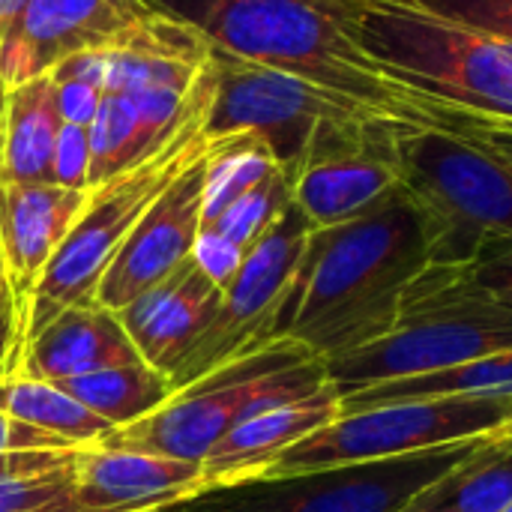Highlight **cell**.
I'll return each instance as SVG.
<instances>
[{
    "label": "cell",
    "instance_id": "cell-20",
    "mask_svg": "<svg viewBox=\"0 0 512 512\" xmlns=\"http://www.w3.org/2000/svg\"><path fill=\"white\" fill-rule=\"evenodd\" d=\"M63 117L51 75L9 87L0 183H54V147Z\"/></svg>",
    "mask_w": 512,
    "mask_h": 512
},
{
    "label": "cell",
    "instance_id": "cell-39",
    "mask_svg": "<svg viewBox=\"0 0 512 512\" xmlns=\"http://www.w3.org/2000/svg\"><path fill=\"white\" fill-rule=\"evenodd\" d=\"M504 512H512V504H510V507H507V510H504Z\"/></svg>",
    "mask_w": 512,
    "mask_h": 512
},
{
    "label": "cell",
    "instance_id": "cell-15",
    "mask_svg": "<svg viewBox=\"0 0 512 512\" xmlns=\"http://www.w3.org/2000/svg\"><path fill=\"white\" fill-rule=\"evenodd\" d=\"M201 489L198 462L108 447L75 456V512H165Z\"/></svg>",
    "mask_w": 512,
    "mask_h": 512
},
{
    "label": "cell",
    "instance_id": "cell-31",
    "mask_svg": "<svg viewBox=\"0 0 512 512\" xmlns=\"http://www.w3.org/2000/svg\"><path fill=\"white\" fill-rule=\"evenodd\" d=\"M75 447L0 411V453H72Z\"/></svg>",
    "mask_w": 512,
    "mask_h": 512
},
{
    "label": "cell",
    "instance_id": "cell-35",
    "mask_svg": "<svg viewBox=\"0 0 512 512\" xmlns=\"http://www.w3.org/2000/svg\"><path fill=\"white\" fill-rule=\"evenodd\" d=\"M75 453H81V450H72V453H0V480L57 468V465L69 462Z\"/></svg>",
    "mask_w": 512,
    "mask_h": 512
},
{
    "label": "cell",
    "instance_id": "cell-2",
    "mask_svg": "<svg viewBox=\"0 0 512 512\" xmlns=\"http://www.w3.org/2000/svg\"><path fill=\"white\" fill-rule=\"evenodd\" d=\"M246 63L312 81L390 123H423L426 96L390 81L354 36L357 0H147Z\"/></svg>",
    "mask_w": 512,
    "mask_h": 512
},
{
    "label": "cell",
    "instance_id": "cell-8",
    "mask_svg": "<svg viewBox=\"0 0 512 512\" xmlns=\"http://www.w3.org/2000/svg\"><path fill=\"white\" fill-rule=\"evenodd\" d=\"M512 426V396H432L339 414L282 453L264 477L426 453Z\"/></svg>",
    "mask_w": 512,
    "mask_h": 512
},
{
    "label": "cell",
    "instance_id": "cell-21",
    "mask_svg": "<svg viewBox=\"0 0 512 512\" xmlns=\"http://www.w3.org/2000/svg\"><path fill=\"white\" fill-rule=\"evenodd\" d=\"M512 504V426L489 435L402 512H504Z\"/></svg>",
    "mask_w": 512,
    "mask_h": 512
},
{
    "label": "cell",
    "instance_id": "cell-1",
    "mask_svg": "<svg viewBox=\"0 0 512 512\" xmlns=\"http://www.w3.org/2000/svg\"><path fill=\"white\" fill-rule=\"evenodd\" d=\"M432 264V225L399 186L369 213L312 228L273 339L336 360L381 339L408 291Z\"/></svg>",
    "mask_w": 512,
    "mask_h": 512
},
{
    "label": "cell",
    "instance_id": "cell-32",
    "mask_svg": "<svg viewBox=\"0 0 512 512\" xmlns=\"http://www.w3.org/2000/svg\"><path fill=\"white\" fill-rule=\"evenodd\" d=\"M57 84V102H60V117L63 123H75V126H90L105 90L84 84V81H54Z\"/></svg>",
    "mask_w": 512,
    "mask_h": 512
},
{
    "label": "cell",
    "instance_id": "cell-37",
    "mask_svg": "<svg viewBox=\"0 0 512 512\" xmlns=\"http://www.w3.org/2000/svg\"><path fill=\"white\" fill-rule=\"evenodd\" d=\"M6 111H9V84L0 75V156H3V138H6Z\"/></svg>",
    "mask_w": 512,
    "mask_h": 512
},
{
    "label": "cell",
    "instance_id": "cell-12",
    "mask_svg": "<svg viewBox=\"0 0 512 512\" xmlns=\"http://www.w3.org/2000/svg\"><path fill=\"white\" fill-rule=\"evenodd\" d=\"M396 126L381 117L324 123L294 174V204L312 228H330L378 207L402 186Z\"/></svg>",
    "mask_w": 512,
    "mask_h": 512
},
{
    "label": "cell",
    "instance_id": "cell-18",
    "mask_svg": "<svg viewBox=\"0 0 512 512\" xmlns=\"http://www.w3.org/2000/svg\"><path fill=\"white\" fill-rule=\"evenodd\" d=\"M87 195L90 189L57 183H0V255L18 309L78 222Z\"/></svg>",
    "mask_w": 512,
    "mask_h": 512
},
{
    "label": "cell",
    "instance_id": "cell-26",
    "mask_svg": "<svg viewBox=\"0 0 512 512\" xmlns=\"http://www.w3.org/2000/svg\"><path fill=\"white\" fill-rule=\"evenodd\" d=\"M291 201H294V174L279 168L273 177H267L246 195H240L234 204H228L216 216V222L207 228L222 231L225 237H231L237 246L249 252L267 234V228L285 213Z\"/></svg>",
    "mask_w": 512,
    "mask_h": 512
},
{
    "label": "cell",
    "instance_id": "cell-34",
    "mask_svg": "<svg viewBox=\"0 0 512 512\" xmlns=\"http://www.w3.org/2000/svg\"><path fill=\"white\" fill-rule=\"evenodd\" d=\"M21 309L18 303H3L0 306V381L15 375L18 357H21Z\"/></svg>",
    "mask_w": 512,
    "mask_h": 512
},
{
    "label": "cell",
    "instance_id": "cell-9",
    "mask_svg": "<svg viewBox=\"0 0 512 512\" xmlns=\"http://www.w3.org/2000/svg\"><path fill=\"white\" fill-rule=\"evenodd\" d=\"M486 438L489 435L381 462L216 486L168 512H402L441 474L465 462Z\"/></svg>",
    "mask_w": 512,
    "mask_h": 512
},
{
    "label": "cell",
    "instance_id": "cell-17",
    "mask_svg": "<svg viewBox=\"0 0 512 512\" xmlns=\"http://www.w3.org/2000/svg\"><path fill=\"white\" fill-rule=\"evenodd\" d=\"M222 288L192 255L147 294L117 312L135 351L153 369L171 375L216 315Z\"/></svg>",
    "mask_w": 512,
    "mask_h": 512
},
{
    "label": "cell",
    "instance_id": "cell-5",
    "mask_svg": "<svg viewBox=\"0 0 512 512\" xmlns=\"http://www.w3.org/2000/svg\"><path fill=\"white\" fill-rule=\"evenodd\" d=\"M354 36L411 93L512 120V42L402 0H357Z\"/></svg>",
    "mask_w": 512,
    "mask_h": 512
},
{
    "label": "cell",
    "instance_id": "cell-19",
    "mask_svg": "<svg viewBox=\"0 0 512 512\" xmlns=\"http://www.w3.org/2000/svg\"><path fill=\"white\" fill-rule=\"evenodd\" d=\"M138 360L141 354L135 351L117 312L87 303L60 312L45 330H39L21 348L15 375L33 381H66Z\"/></svg>",
    "mask_w": 512,
    "mask_h": 512
},
{
    "label": "cell",
    "instance_id": "cell-4",
    "mask_svg": "<svg viewBox=\"0 0 512 512\" xmlns=\"http://www.w3.org/2000/svg\"><path fill=\"white\" fill-rule=\"evenodd\" d=\"M512 348V306L468 264H429L405 291L390 330L327 360L339 393L423 378Z\"/></svg>",
    "mask_w": 512,
    "mask_h": 512
},
{
    "label": "cell",
    "instance_id": "cell-22",
    "mask_svg": "<svg viewBox=\"0 0 512 512\" xmlns=\"http://www.w3.org/2000/svg\"><path fill=\"white\" fill-rule=\"evenodd\" d=\"M51 384H57L75 402H81L84 408L108 420L114 429H123L150 417L177 393L171 378L144 360L129 363V366L99 369L90 375L66 378V381H51Z\"/></svg>",
    "mask_w": 512,
    "mask_h": 512
},
{
    "label": "cell",
    "instance_id": "cell-27",
    "mask_svg": "<svg viewBox=\"0 0 512 512\" xmlns=\"http://www.w3.org/2000/svg\"><path fill=\"white\" fill-rule=\"evenodd\" d=\"M435 18L512 42V0H402Z\"/></svg>",
    "mask_w": 512,
    "mask_h": 512
},
{
    "label": "cell",
    "instance_id": "cell-7",
    "mask_svg": "<svg viewBox=\"0 0 512 512\" xmlns=\"http://www.w3.org/2000/svg\"><path fill=\"white\" fill-rule=\"evenodd\" d=\"M330 384L327 363L309 348L279 339L225 363L198 384L180 390L150 417L114 429L99 447L204 462L207 453L249 414Z\"/></svg>",
    "mask_w": 512,
    "mask_h": 512
},
{
    "label": "cell",
    "instance_id": "cell-16",
    "mask_svg": "<svg viewBox=\"0 0 512 512\" xmlns=\"http://www.w3.org/2000/svg\"><path fill=\"white\" fill-rule=\"evenodd\" d=\"M339 414L342 393L330 381L315 393L276 402L243 417L201 462V486L216 489L264 477L282 453H288L297 441L309 438L321 426L333 423Z\"/></svg>",
    "mask_w": 512,
    "mask_h": 512
},
{
    "label": "cell",
    "instance_id": "cell-30",
    "mask_svg": "<svg viewBox=\"0 0 512 512\" xmlns=\"http://www.w3.org/2000/svg\"><path fill=\"white\" fill-rule=\"evenodd\" d=\"M468 267L495 297L512 306V237L483 243L480 252L468 261Z\"/></svg>",
    "mask_w": 512,
    "mask_h": 512
},
{
    "label": "cell",
    "instance_id": "cell-28",
    "mask_svg": "<svg viewBox=\"0 0 512 512\" xmlns=\"http://www.w3.org/2000/svg\"><path fill=\"white\" fill-rule=\"evenodd\" d=\"M54 183L66 189H90V126H60L54 147Z\"/></svg>",
    "mask_w": 512,
    "mask_h": 512
},
{
    "label": "cell",
    "instance_id": "cell-10",
    "mask_svg": "<svg viewBox=\"0 0 512 512\" xmlns=\"http://www.w3.org/2000/svg\"><path fill=\"white\" fill-rule=\"evenodd\" d=\"M312 222L291 201L267 234L246 252L237 276L222 288V300L183 363L168 375L174 390H186L231 360L273 345L279 312L306 252Z\"/></svg>",
    "mask_w": 512,
    "mask_h": 512
},
{
    "label": "cell",
    "instance_id": "cell-23",
    "mask_svg": "<svg viewBox=\"0 0 512 512\" xmlns=\"http://www.w3.org/2000/svg\"><path fill=\"white\" fill-rule=\"evenodd\" d=\"M0 411L72 444L75 450L99 447L114 432L108 420H102L99 414L75 402L69 393H63L51 381H33V378H18V375L3 378Z\"/></svg>",
    "mask_w": 512,
    "mask_h": 512
},
{
    "label": "cell",
    "instance_id": "cell-6",
    "mask_svg": "<svg viewBox=\"0 0 512 512\" xmlns=\"http://www.w3.org/2000/svg\"><path fill=\"white\" fill-rule=\"evenodd\" d=\"M210 108L213 102L201 105L186 120V126L153 156L90 189L78 222L42 270L30 297L21 303L24 345L39 330H45L60 312L96 303L99 282L126 237L132 234V228L141 222L150 204L177 180V174L210 147V138L204 135Z\"/></svg>",
    "mask_w": 512,
    "mask_h": 512
},
{
    "label": "cell",
    "instance_id": "cell-33",
    "mask_svg": "<svg viewBox=\"0 0 512 512\" xmlns=\"http://www.w3.org/2000/svg\"><path fill=\"white\" fill-rule=\"evenodd\" d=\"M48 75L54 81H84L105 90V51H78L60 60Z\"/></svg>",
    "mask_w": 512,
    "mask_h": 512
},
{
    "label": "cell",
    "instance_id": "cell-11",
    "mask_svg": "<svg viewBox=\"0 0 512 512\" xmlns=\"http://www.w3.org/2000/svg\"><path fill=\"white\" fill-rule=\"evenodd\" d=\"M213 69L216 99L204 135L225 138L237 132H252L273 150L276 162L288 174H297L315 132L324 123L357 114L375 117L312 81L246 63L219 48H213Z\"/></svg>",
    "mask_w": 512,
    "mask_h": 512
},
{
    "label": "cell",
    "instance_id": "cell-38",
    "mask_svg": "<svg viewBox=\"0 0 512 512\" xmlns=\"http://www.w3.org/2000/svg\"><path fill=\"white\" fill-rule=\"evenodd\" d=\"M3 303H15V297H12V288H9V279H6L3 255H0V306H3Z\"/></svg>",
    "mask_w": 512,
    "mask_h": 512
},
{
    "label": "cell",
    "instance_id": "cell-24",
    "mask_svg": "<svg viewBox=\"0 0 512 512\" xmlns=\"http://www.w3.org/2000/svg\"><path fill=\"white\" fill-rule=\"evenodd\" d=\"M432 396H512V348L423 378L390 381V384L342 393V414L384 405V402L432 399Z\"/></svg>",
    "mask_w": 512,
    "mask_h": 512
},
{
    "label": "cell",
    "instance_id": "cell-25",
    "mask_svg": "<svg viewBox=\"0 0 512 512\" xmlns=\"http://www.w3.org/2000/svg\"><path fill=\"white\" fill-rule=\"evenodd\" d=\"M207 171H204V216L201 228L213 225L216 216L234 204L240 195L273 177L282 165L273 150L252 132H237L225 138H210Z\"/></svg>",
    "mask_w": 512,
    "mask_h": 512
},
{
    "label": "cell",
    "instance_id": "cell-29",
    "mask_svg": "<svg viewBox=\"0 0 512 512\" xmlns=\"http://www.w3.org/2000/svg\"><path fill=\"white\" fill-rule=\"evenodd\" d=\"M246 258V249L237 246L231 237H225L222 231L216 228H201L198 237H195V246H192V261L207 273V279H213L219 288H225L240 264Z\"/></svg>",
    "mask_w": 512,
    "mask_h": 512
},
{
    "label": "cell",
    "instance_id": "cell-40",
    "mask_svg": "<svg viewBox=\"0 0 512 512\" xmlns=\"http://www.w3.org/2000/svg\"><path fill=\"white\" fill-rule=\"evenodd\" d=\"M165 512H168V510H165Z\"/></svg>",
    "mask_w": 512,
    "mask_h": 512
},
{
    "label": "cell",
    "instance_id": "cell-14",
    "mask_svg": "<svg viewBox=\"0 0 512 512\" xmlns=\"http://www.w3.org/2000/svg\"><path fill=\"white\" fill-rule=\"evenodd\" d=\"M213 144V141H210ZM210 147L195 156L177 180L150 204L141 222L132 228L111 267L105 270L96 303L120 312L153 285H159L168 273H174L195 246L204 216V171H207Z\"/></svg>",
    "mask_w": 512,
    "mask_h": 512
},
{
    "label": "cell",
    "instance_id": "cell-36",
    "mask_svg": "<svg viewBox=\"0 0 512 512\" xmlns=\"http://www.w3.org/2000/svg\"><path fill=\"white\" fill-rule=\"evenodd\" d=\"M21 9H24V0H0V42H3L6 30L12 27V21L18 18Z\"/></svg>",
    "mask_w": 512,
    "mask_h": 512
},
{
    "label": "cell",
    "instance_id": "cell-13",
    "mask_svg": "<svg viewBox=\"0 0 512 512\" xmlns=\"http://www.w3.org/2000/svg\"><path fill=\"white\" fill-rule=\"evenodd\" d=\"M159 12L147 0H24L0 42L9 87L48 75L78 51H108Z\"/></svg>",
    "mask_w": 512,
    "mask_h": 512
},
{
    "label": "cell",
    "instance_id": "cell-3",
    "mask_svg": "<svg viewBox=\"0 0 512 512\" xmlns=\"http://www.w3.org/2000/svg\"><path fill=\"white\" fill-rule=\"evenodd\" d=\"M402 186L432 225V264H468L512 237V120L426 96L423 123L396 126Z\"/></svg>",
    "mask_w": 512,
    "mask_h": 512
}]
</instances>
